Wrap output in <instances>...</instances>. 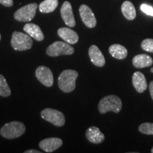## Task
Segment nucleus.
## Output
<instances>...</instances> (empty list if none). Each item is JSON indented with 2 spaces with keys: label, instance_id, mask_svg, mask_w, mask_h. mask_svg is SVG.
<instances>
[{
  "label": "nucleus",
  "instance_id": "bb28decb",
  "mask_svg": "<svg viewBox=\"0 0 153 153\" xmlns=\"http://www.w3.org/2000/svg\"><path fill=\"white\" fill-rule=\"evenodd\" d=\"M24 153H41V152L38 150H28L25 151Z\"/></svg>",
  "mask_w": 153,
  "mask_h": 153
},
{
  "label": "nucleus",
  "instance_id": "6ab92c4d",
  "mask_svg": "<svg viewBox=\"0 0 153 153\" xmlns=\"http://www.w3.org/2000/svg\"><path fill=\"white\" fill-rule=\"evenodd\" d=\"M121 11L123 16L128 20H133L136 17V11L133 3L129 1H126L121 6Z\"/></svg>",
  "mask_w": 153,
  "mask_h": 153
},
{
  "label": "nucleus",
  "instance_id": "423d86ee",
  "mask_svg": "<svg viewBox=\"0 0 153 153\" xmlns=\"http://www.w3.org/2000/svg\"><path fill=\"white\" fill-rule=\"evenodd\" d=\"M38 7V6L36 3L28 4L24 6L14 13V19L19 22H30L36 16Z\"/></svg>",
  "mask_w": 153,
  "mask_h": 153
},
{
  "label": "nucleus",
  "instance_id": "412c9836",
  "mask_svg": "<svg viewBox=\"0 0 153 153\" xmlns=\"http://www.w3.org/2000/svg\"><path fill=\"white\" fill-rule=\"evenodd\" d=\"M11 95V89L9 88L4 76L0 74V96L4 97Z\"/></svg>",
  "mask_w": 153,
  "mask_h": 153
},
{
  "label": "nucleus",
  "instance_id": "c85d7f7f",
  "mask_svg": "<svg viewBox=\"0 0 153 153\" xmlns=\"http://www.w3.org/2000/svg\"><path fill=\"white\" fill-rule=\"evenodd\" d=\"M151 152H152V153H153V148H152V150H151Z\"/></svg>",
  "mask_w": 153,
  "mask_h": 153
},
{
  "label": "nucleus",
  "instance_id": "6e6552de",
  "mask_svg": "<svg viewBox=\"0 0 153 153\" xmlns=\"http://www.w3.org/2000/svg\"><path fill=\"white\" fill-rule=\"evenodd\" d=\"M36 76L38 81L47 87L53 85V74L51 70L45 66H39L36 70Z\"/></svg>",
  "mask_w": 153,
  "mask_h": 153
},
{
  "label": "nucleus",
  "instance_id": "7ed1b4c3",
  "mask_svg": "<svg viewBox=\"0 0 153 153\" xmlns=\"http://www.w3.org/2000/svg\"><path fill=\"white\" fill-rule=\"evenodd\" d=\"M26 131V126L19 121L6 123L0 129V135L7 139H15L22 136Z\"/></svg>",
  "mask_w": 153,
  "mask_h": 153
},
{
  "label": "nucleus",
  "instance_id": "5701e85b",
  "mask_svg": "<svg viewBox=\"0 0 153 153\" xmlns=\"http://www.w3.org/2000/svg\"><path fill=\"white\" fill-rule=\"evenodd\" d=\"M141 47L147 52L153 53V39L152 38L145 39L141 43Z\"/></svg>",
  "mask_w": 153,
  "mask_h": 153
},
{
  "label": "nucleus",
  "instance_id": "dca6fc26",
  "mask_svg": "<svg viewBox=\"0 0 153 153\" xmlns=\"http://www.w3.org/2000/svg\"><path fill=\"white\" fill-rule=\"evenodd\" d=\"M133 85L138 93H143V91L146 90L148 85L145 79L144 74L140 72H135L133 74Z\"/></svg>",
  "mask_w": 153,
  "mask_h": 153
},
{
  "label": "nucleus",
  "instance_id": "9b49d317",
  "mask_svg": "<svg viewBox=\"0 0 153 153\" xmlns=\"http://www.w3.org/2000/svg\"><path fill=\"white\" fill-rule=\"evenodd\" d=\"M62 145V140L58 137H49L41 140L39 147L46 152H53L60 148Z\"/></svg>",
  "mask_w": 153,
  "mask_h": 153
},
{
  "label": "nucleus",
  "instance_id": "cd10ccee",
  "mask_svg": "<svg viewBox=\"0 0 153 153\" xmlns=\"http://www.w3.org/2000/svg\"><path fill=\"white\" fill-rule=\"evenodd\" d=\"M151 72H152V73H153V68H151Z\"/></svg>",
  "mask_w": 153,
  "mask_h": 153
},
{
  "label": "nucleus",
  "instance_id": "aec40b11",
  "mask_svg": "<svg viewBox=\"0 0 153 153\" xmlns=\"http://www.w3.org/2000/svg\"><path fill=\"white\" fill-rule=\"evenodd\" d=\"M58 6V0H44L39 4V11L41 13L48 14L53 12Z\"/></svg>",
  "mask_w": 153,
  "mask_h": 153
},
{
  "label": "nucleus",
  "instance_id": "20e7f679",
  "mask_svg": "<svg viewBox=\"0 0 153 153\" xmlns=\"http://www.w3.org/2000/svg\"><path fill=\"white\" fill-rule=\"evenodd\" d=\"M11 46L15 51H24L29 50L33 46V40L28 34L14 31L12 33L11 41Z\"/></svg>",
  "mask_w": 153,
  "mask_h": 153
},
{
  "label": "nucleus",
  "instance_id": "393cba45",
  "mask_svg": "<svg viewBox=\"0 0 153 153\" xmlns=\"http://www.w3.org/2000/svg\"><path fill=\"white\" fill-rule=\"evenodd\" d=\"M0 4L5 6V7H12L14 4V1H13V0H0Z\"/></svg>",
  "mask_w": 153,
  "mask_h": 153
},
{
  "label": "nucleus",
  "instance_id": "39448f33",
  "mask_svg": "<svg viewBox=\"0 0 153 153\" xmlns=\"http://www.w3.org/2000/svg\"><path fill=\"white\" fill-rule=\"evenodd\" d=\"M74 49L68 43L62 41H55L48 47L46 53L51 57H57L60 55H69L73 54Z\"/></svg>",
  "mask_w": 153,
  "mask_h": 153
},
{
  "label": "nucleus",
  "instance_id": "2eb2a0df",
  "mask_svg": "<svg viewBox=\"0 0 153 153\" xmlns=\"http://www.w3.org/2000/svg\"><path fill=\"white\" fill-rule=\"evenodd\" d=\"M24 30L30 36V37L34 38L38 41H42L44 39V34L41 28L35 24L28 23L24 26Z\"/></svg>",
  "mask_w": 153,
  "mask_h": 153
},
{
  "label": "nucleus",
  "instance_id": "a211bd4d",
  "mask_svg": "<svg viewBox=\"0 0 153 153\" xmlns=\"http://www.w3.org/2000/svg\"><path fill=\"white\" fill-rule=\"evenodd\" d=\"M108 51L112 57L118 60H123L128 55L127 49L120 44H114L111 45Z\"/></svg>",
  "mask_w": 153,
  "mask_h": 153
},
{
  "label": "nucleus",
  "instance_id": "9d476101",
  "mask_svg": "<svg viewBox=\"0 0 153 153\" xmlns=\"http://www.w3.org/2000/svg\"><path fill=\"white\" fill-rule=\"evenodd\" d=\"M61 16L64 21L65 24L69 27H74L76 25L75 20L72 11V5L69 1H66L62 4L60 9Z\"/></svg>",
  "mask_w": 153,
  "mask_h": 153
},
{
  "label": "nucleus",
  "instance_id": "a878e982",
  "mask_svg": "<svg viewBox=\"0 0 153 153\" xmlns=\"http://www.w3.org/2000/svg\"><path fill=\"white\" fill-rule=\"evenodd\" d=\"M149 90H150V93L153 100V81H152L149 85Z\"/></svg>",
  "mask_w": 153,
  "mask_h": 153
},
{
  "label": "nucleus",
  "instance_id": "4be33fe9",
  "mask_svg": "<svg viewBox=\"0 0 153 153\" xmlns=\"http://www.w3.org/2000/svg\"><path fill=\"white\" fill-rule=\"evenodd\" d=\"M139 131L145 135H153V123H144L140 125Z\"/></svg>",
  "mask_w": 153,
  "mask_h": 153
},
{
  "label": "nucleus",
  "instance_id": "4468645a",
  "mask_svg": "<svg viewBox=\"0 0 153 153\" xmlns=\"http://www.w3.org/2000/svg\"><path fill=\"white\" fill-rule=\"evenodd\" d=\"M86 137L88 140L94 144H99L104 140V135L100 131L99 128L91 126L86 131Z\"/></svg>",
  "mask_w": 153,
  "mask_h": 153
},
{
  "label": "nucleus",
  "instance_id": "f257e3e1",
  "mask_svg": "<svg viewBox=\"0 0 153 153\" xmlns=\"http://www.w3.org/2000/svg\"><path fill=\"white\" fill-rule=\"evenodd\" d=\"M78 75V72L73 70H65L61 72L57 79L58 87L60 90L65 93H70L74 91Z\"/></svg>",
  "mask_w": 153,
  "mask_h": 153
},
{
  "label": "nucleus",
  "instance_id": "1a4fd4ad",
  "mask_svg": "<svg viewBox=\"0 0 153 153\" xmlns=\"http://www.w3.org/2000/svg\"><path fill=\"white\" fill-rule=\"evenodd\" d=\"M79 14L84 24L88 28H94L97 25V19L91 9L86 4L79 7Z\"/></svg>",
  "mask_w": 153,
  "mask_h": 153
},
{
  "label": "nucleus",
  "instance_id": "c756f323",
  "mask_svg": "<svg viewBox=\"0 0 153 153\" xmlns=\"http://www.w3.org/2000/svg\"><path fill=\"white\" fill-rule=\"evenodd\" d=\"M0 41H1V34H0Z\"/></svg>",
  "mask_w": 153,
  "mask_h": 153
},
{
  "label": "nucleus",
  "instance_id": "b1692460",
  "mask_svg": "<svg viewBox=\"0 0 153 153\" xmlns=\"http://www.w3.org/2000/svg\"><path fill=\"white\" fill-rule=\"evenodd\" d=\"M140 9L145 14L153 16V7H151V6L146 4H143L140 6Z\"/></svg>",
  "mask_w": 153,
  "mask_h": 153
},
{
  "label": "nucleus",
  "instance_id": "f03ea898",
  "mask_svg": "<svg viewBox=\"0 0 153 153\" xmlns=\"http://www.w3.org/2000/svg\"><path fill=\"white\" fill-rule=\"evenodd\" d=\"M122 108V101L116 95H108L101 99L98 105V108L101 114H104L108 111L114 113L120 112Z\"/></svg>",
  "mask_w": 153,
  "mask_h": 153
},
{
  "label": "nucleus",
  "instance_id": "f3484780",
  "mask_svg": "<svg viewBox=\"0 0 153 153\" xmlns=\"http://www.w3.org/2000/svg\"><path fill=\"white\" fill-rule=\"evenodd\" d=\"M153 60L150 55L140 54L135 56L133 59V65L137 68H143L152 65Z\"/></svg>",
  "mask_w": 153,
  "mask_h": 153
},
{
  "label": "nucleus",
  "instance_id": "0eeeda50",
  "mask_svg": "<svg viewBox=\"0 0 153 153\" xmlns=\"http://www.w3.org/2000/svg\"><path fill=\"white\" fill-rule=\"evenodd\" d=\"M42 118L47 120L57 127H62L65 123L64 114L59 111L53 108H45L41 113Z\"/></svg>",
  "mask_w": 153,
  "mask_h": 153
},
{
  "label": "nucleus",
  "instance_id": "f8f14e48",
  "mask_svg": "<svg viewBox=\"0 0 153 153\" xmlns=\"http://www.w3.org/2000/svg\"><path fill=\"white\" fill-rule=\"evenodd\" d=\"M89 56L91 62L97 67H103L106 63L104 55L97 45H91L89 49Z\"/></svg>",
  "mask_w": 153,
  "mask_h": 153
},
{
  "label": "nucleus",
  "instance_id": "ddd939ff",
  "mask_svg": "<svg viewBox=\"0 0 153 153\" xmlns=\"http://www.w3.org/2000/svg\"><path fill=\"white\" fill-rule=\"evenodd\" d=\"M57 35L69 44H75L79 41L78 34L69 28L62 27L57 30Z\"/></svg>",
  "mask_w": 153,
  "mask_h": 153
}]
</instances>
